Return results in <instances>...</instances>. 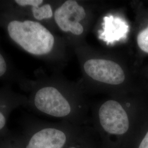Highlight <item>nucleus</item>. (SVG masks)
Instances as JSON below:
<instances>
[{
	"mask_svg": "<svg viewBox=\"0 0 148 148\" xmlns=\"http://www.w3.org/2000/svg\"><path fill=\"white\" fill-rule=\"evenodd\" d=\"M0 148H23L19 137L9 136L0 137Z\"/></svg>",
	"mask_w": 148,
	"mask_h": 148,
	"instance_id": "1a4fd4ad",
	"label": "nucleus"
},
{
	"mask_svg": "<svg viewBox=\"0 0 148 148\" xmlns=\"http://www.w3.org/2000/svg\"><path fill=\"white\" fill-rule=\"evenodd\" d=\"M29 92L26 107L56 117L67 116L71 112L69 101L59 90L52 86L38 87L29 79L25 89Z\"/></svg>",
	"mask_w": 148,
	"mask_h": 148,
	"instance_id": "f257e3e1",
	"label": "nucleus"
},
{
	"mask_svg": "<svg viewBox=\"0 0 148 148\" xmlns=\"http://www.w3.org/2000/svg\"><path fill=\"white\" fill-rule=\"evenodd\" d=\"M27 96L12 90L8 85L0 87V137L8 135V122L13 111L26 106Z\"/></svg>",
	"mask_w": 148,
	"mask_h": 148,
	"instance_id": "423d86ee",
	"label": "nucleus"
},
{
	"mask_svg": "<svg viewBox=\"0 0 148 148\" xmlns=\"http://www.w3.org/2000/svg\"><path fill=\"white\" fill-rule=\"evenodd\" d=\"M19 137L23 148H63L67 142L66 133L54 127L35 128L29 125Z\"/></svg>",
	"mask_w": 148,
	"mask_h": 148,
	"instance_id": "f03ea898",
	"label": "nucleus"
},
{
	"mask_svg": "<svg viewBox=\"0 0 148 148\" xmlns=\"http://www.w3.org/2000/svg\"><path fill=\"white\" fill-rule=\"evenodd\" d=\"M104 31L99 33V38L107 45L126 38L128 31L127 22L117 16H106L103 18Z\"/></svg>",
	"mask_w": 148,
	"mask_h": 148,
	"instance_id": "6e6552de",
	"label": "nucleus"
},
{
	"mask_svg": "<svg viewBox=\"0 0 148 148\" xmlns=\"http://www.w3.org/2000/svg\"><path fill=\"white\" fill-rule=\"evenodd\" d=\"M139 148H148V132L143 138Z\"/></svg>",
	"mask_w": 148,
	"mask_h": 148,
	"instance_id": "9b49d317",
	"label": "nucleus"
},
{
	"mask_svg": "<svg viewBox=\"0 0 148 148\" xmlns=\"http://www.w3.org/2000/svg\"><path fill=\"white\" fill-rule=\"evenodd\" d=\"M54 19L59 28L64 32H70L79 35L84 32L79 23L86 16L84 8L75 1L68 0L58 7L54 12Z\"/></svg>",
	"mask_w": 148,
	"mask_h": 148,
	"instance_id": "7ed1b4c3",
	"label": "nucleus"
},
{
	"mask_svg": "<svg viewBox=\"0 0 148 148\" xmlns=\"http://www.w3.org/2000/svg\"><path fill=\"white\" fill-rule=\"evenodd\" d=\"M84 69L93 79L110 85L121 84L125 78L121 67L109 60L90 59L84 64Z\"/></svg>",
	"mask_w": 148,
	"mask_h": 148,
	"instance_id": "39448f33",
	"label": "nucleus"
},
{
	"mask_svg": "<svg viewBox=\"0 0 148 148\" xmlns=\"http://www.w3.org/2000/svg\"><path fill=\"white\" fill-rule=\"evenodd\" d=\"M101 125L107 132L114 134H123L129 128L127 113L116 101L104 103L99 111Z\"/></svg>",
	"mask_w": 148,
	"mask_h": 148,
	"instance_id": "20e7f679",
	"label": "nucleus"
},
{
	"mask_svg": "<svg viewBox=\"0 0 148 148\" xmlns=\"http://www.w3.org/2000/svg\"><path fill=\"white\" fill-rule=\"evenodd\" d=\"M74 148V147H70V148Z\"/></svg>",
	"mask_w": 148,
	"mask_h": 148,
	"instance_id": "f8f14e48",
	"label": "nucleus"
},
{
	"mask_svg": "<svg viewBox=\"0 0 148 148\" xmlns=\"http://www.w3.org/2000/svg\"><path fill=\"white\" fill-rule=\"evenodd\" d=\"M14 8L26 13L36 21L49 19L53 16L51 5L48 3L43 4V0H14L8 1Z\"/></svg>",
	"mask_w": 148,
	"mask_h": 148,
	"instance_id": "0eeeda50",
	"label": "nucleus"
},
{
	"mask_svg": "<svg viewBox=\"0 0 148 148\" xmlns=\"http://www.w3.org/2000/svg\"><path fill=\"white\" fill-rule=\"evenodd\" d=\"M137 43L138 46L143 51L148 53V27L139 33Z\"/></svg>",
	"mask_w": 148,
	"mask_h": 148,
	"instance_id": "9d476101",
	"label": "nucleus"
}]
</instances>
